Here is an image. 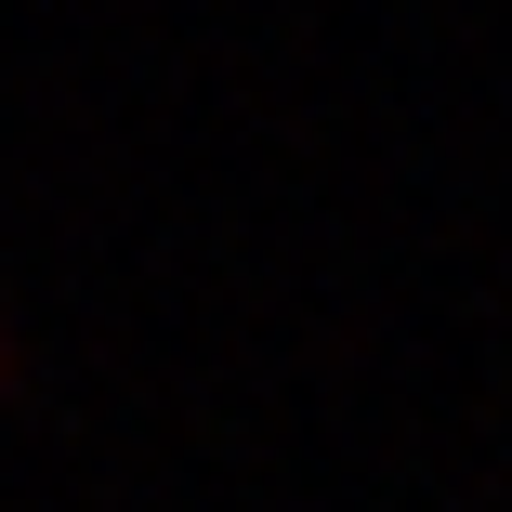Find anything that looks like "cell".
<instances>
[{
  "label": "cell",
  "instance_id": "obj_1",
  "mask_svg": "<svg viewBox=\"0 0 512 512\" xmlns=\"http://www.w3.org/2000/svg\"><path fill=\"white\" fill-rule=\"evenodd\" d=\"M0 368H14V355H0Z\"/></svg>",
  "mask_w": 512,
  "mask_h": 512
}]
</instances>
